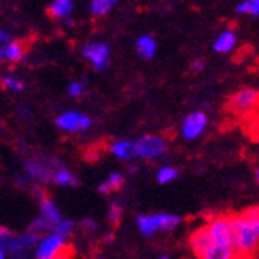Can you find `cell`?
<instances>
[{"label":"cell","instance_id":"cell-1","mask_svg":"<svg viewBox=\"0 0 259 259\" xmlns=\"http://www.w3.org/2000/svg\"><path fill=\"white\" fill-rule=\"evenodd\" d=\"M232 217L234 246L242 257H246L259 248V205L245 208Z\"/></svg>","mask_w":259,"mask_h":259},{"label":"cell","instance_id":"cell-2","mask_svg":"<svg viewBox=\"0 0 259 259\" xmlns=\"http://www.w3.org/2000/svg\"><path fill=\"white\" fill-rule=\"evenodd\" d=\"M183 218L175 213H150V215L137 217V228L146 239H151L161 231H174L180 226Z\"/></svg>","mask_w":259,"mask_h":259},{"label":"cell","instance_id":"cell-3","mask_svg":"<svg viewBox=\"0 0 259 259\" xmlns=\"http://www.w3.org/2000/svg\"><path fill=\"white\" fill-rule=\"evenodd\" d=\"M64 220L62 213L58 207V204L47 197L43 196L40 199V217L35 218L29 226V231L33 232V234H48V232H54L56 226Z\"/></svg>","mask_w":259,"mask_h":259},{"label":"cell","instance_id":"cell-4","mask_svg":"<svg viewBox=\"0 0 259 259\" xmlns=\"http://www.w3.org/2000/svg\"><path fill=\"white\" fill-rule=\"evenodd\" d=\"M134 143V159L139 161H153L159 159L167 153V140L161 135L154 134H145L140 135Z\"/></svg>","mask_w":259,"mask_h":259},{"label":"cell","instance_id":"cell-5","mask_svg":"<svg viewBox=\"0 0 259 259\" xmlns=\"http://www.w3.org/2000/svg\"><path fill=\"white\" fill-rule=\"evenodd\" d=\"M70 251L69 245H67V239L61 237L56 232H48L40 237L38 245L35 251H33V257L35 259H61L62 256H67Z\"/></svg>","mask_w":259,"mask_h":259},{"label":"cell","instance_id":"cell-6","mask_svg":"<svg viewBox=\"0 0 259 259\" xmlns=\"http://www.w3.org/2000/svg\"><path fill=\"white\" fill-rule=\"evenodd\" d=\"M205 226L211 235L213 243L217 245H232L234 246V224L231 215H217L211 217ZM235 248V246H234Z\"/></svg>","mask_w":259,"mask_h":259},{"label":"cell","instance_id":"cell-7","mask_svg":"<svg viewBox=\"0 0 259 259\" xmlns=\"http://www.w3.org/2000/svg\"><path fill=\"white\" fill-rule=\"evenodd\" d=\"M40 240V235L38 234H33V232H26V234H19V235H11L7 240L0 242V246L7 251L11 253L18 257H22L26 253H29L32 248H37Z\"/></svg>","mask_w":259,"mask_h":259},{"label":"cell","instance_id":"cell-8","mask_svg":"<svg viewBox=\"0 0 259 259\" xmlns=\"http://www.w3.org/2000/svg\"><path fill=\"white\" fill-rule=\"evenodd\" d=\"M83 58L91 62V65L97 72H104L107 67L110 65L111 59V50L107 43L104 41H91L86 43L81 48Z\"/></svg>","mask_w":259,"mask_h":259},{"label":"cell","instance_id":"cell-9","mask_svg":"<svg viewBox=\"0 0 259 259\" xmlns=\"http://www.w3.org/2000/svg\"><path fill=\"white\" fill-rule=\"evenodd\" d=\"M207 126H208V116L204 111L197 110V111H193V113H189L183 119L182 126H180V135H182V139L193 142L204 135Z\"/></svg>","mask_w":259,"mask_h":259},{"label":"cell","instance_id":"cell-10","mask_svg":"<svg viewBox=\"0 0 259 259\" xmlns=\"http://www.w3.org/2000/svg\"><path fill=\"white\" fill-rule=\"evenodd\" d=\"M62 164L58 159H29L26 161V174L32 180H38L41 183H47L53 180L54 172L61 168Z\"/></svg>","mask_w":259,"mask_h":259},{"label":"cell","instance_id":"cell-11","mask_svg":"<svg viewBox=\"0 0 259 259\" xmlns=\"http://www.w3.org/2000/svg\"><path fill=\"white\" fill-rule=\"evenodd\" d=\"M56 126L64 132L80 134L91 129L93 119L81 111H64L56 118Z\"/></svg>","mask_w":259,"mask_h":259},{"label":"cell","instance_id":"cell-12","mask_svg":"<svg viewBox=\"0 0 259 259\" xmlns=\"http://www.w3.org/2000/svg\"><path fill=\"white\" fill-rule=\"evenodd\" d=\"M229 107L234 113H237L240 116L250 115L251 111H254L259 107V91L251 88L240 89V91H237L232 96Z\"/></svg>","mask_w":259,"mask_h":259},{"label":"cell","instance_id":"cell-13","mask_svg":"<svg viewBox=\"0 0 259 259\" xmlns=\"http://www.w3.org/2000/svg\"><path fill=\"white\" fill-rule=\"evenodd\" d=\"M188 245H189V250L193 251V254L196 256V259H199L202 254H205V251L213 245L211 235H210L205 224L196 228L193 232L189 234Z\"/></svg>","mask_w":259,"mask_h":259},{"label":"cell","instance_id":"cell-14","mask_svg":"<svg viewBox=\"0 0 259 259\" xmlns=\"http://www.w3.org/2000/svg\"><path fill=\"white\" fill-rule=\"evenodd\" d=\"M242 256L232 245H217L213 243L210 248L199 259H240Z\"/></svg>","mask_w":259,"mask_h":259},{"label":"cell","instance_id":"cell-15","mask_svg":"<svg viewBox=\"0 0 259 259\" xmlns=\"http://www.w3.org/2000/svg\"><path fill=\"white\" fill-rule=\"evenodd\" d=\"M122 186H124V175L119 172H111L104 182H100L97 186V191L102 196H110L119 191Z\"/></svg>","mask_w":259,"mask_h":259},{"label":"cell","instance_id":"cell-16","mask_svg":"<svg viewBox=\"0 0 259 259\" xmlns=\"http://www.w3.org/2000/svg\"><path fill=\"white\" fill-rule=\"evenodd\" d=\"M108 151L119 161L134 159V143L132 140H115L108 145Z\"/></svg>","mask_w":259,"mask_h":259},{"label":"cell","instance_id":"cell-17","mask_svg":"<svg viewBox=\"0 0 259 259\" xmlns=\"http://www.w3.org/2000/svg\"><path fill=\"white\" fill-rule=\"evenodd\" d=\"M235 43H237V37L232 30H224L221 35L213 43V50L221 54H228L234 50Z\"/></svg>","mask_w":259,"mask_h":259},{"label":"cell","instance_id":"cell-18","mask_svg":"<svg viewBox=\"0 0 259 259\" xmlns=\"http://www.w3.org/2000/svg\"><path fill=\"white\" fill-rule=\"evenodd\" d=\"M135 48H137V53L142 59H153L157 50V45L151 35H142L139 37L137 43H135Z\"/></svg>","mask_w":259,"mask_h":259},{"label":"cell","instance_id":"cell-19","mask_svg":"<svg viewBox=\"0 0 259 259\" xmlns=\"http://www.w3.org/2000/svg\"><path fill=\"white\" fill-rule=\"evenodd\" d=\"M48 11L53 18H69L73 11V2L72 0H54Z\"/></svg>","mask_w":259,"mask_h":259},{"label":"cell","instance_id":"cell-20","mask_svg":"<svg viewBox=\"0 0 259 259\" xmlns=\"http://www.w3.org/2000/svg\"><path fill=\"white\" fill-rule=\"evenodd\" d=\"M51 182L54 185H58V186H76L78 185L76 177L69 170V168H65L64 165L54 172Z\"/></svg>","mask_w":259,"mask_h":259},{"label":"cell","instance_id":"cell-21","mask_svg":"<svg viewBox=\"0 0 259 259\" xmlns=\"http://www.w3.org/2000/svg\"><path fill=\"white\" fill-rule=\"evenodd\" d=\"M180 172L178 168L174 167V165H162L157 168L156 172V180L159 185H168V183H174L175 180L178 178Z\"/></svg>","mask_w":259,"mask_h":259},{"label":"cell","instance_id":"cell-22","mask_svg":"<svg viewBox=\"0 0 259 259\" xmlns=\"http://www.w3.org/2000/svg\"><path fill=\"white\" fill-rule=\"evenodd\" d=\"M119 0H91V11L94 16H105L116 7Z\"/></svg>","mask_w":259,"mask_h":259},{"label":"cell","instance_id":"cell-23","mask_svg":"<svg viewBox=\"0 0 259 259\" xmlns=\"http://www.w3.org/2000/svg\"><path fill=\"white\" fill-rule=\"evenodd\" d=\"M22 56H24V48H22V45L18 41H11V45L5 53V59L10 62H19L22 59Z\"/></svg>","mask_w":259,"mask_h":259},{"label":"cell","instance_id":"cell-24","mask_svg":"<svg viewBox=\"0 0 259 259\" xmlns=\"http://www.w3.org/2000/svg\"><path fill=\"white\" fill-rule=\"evenodd\" d=\"M122 218V204L119 200H111L108 204V220L111 224H118Z\"/></svg>","mask_w":259,"mask_h":259},{"label":"cell","instance_id":"cell-25","mask_svg":"<svg viewBox=\"0 0 259 259\" xmlns=\"http://www.w3.org/2000/svg\"><path fill=\"white\" fill-rule=\"evenodd\" d=\"M73 231H75V221H72V220H67V218H64L58 226H56V229H54V232L56 234H59L61 237H64V239H69L70 235L73 234Z\"/></svg>","mask_w":259,"mask_h":259},{"label":"cell","instance_id":"cell-26","mask_svg":"<svg viewBox=\"0 0 259 259\" xmlns=\"http://www.w3.org/2000/svg\"><path fill=\"white\" fill-rule=\"evenodd\" d=\"M2 86L5 89H8V91L11 93H21L22 89H24V84H22L21 80H18L16 76H11V75H7V76H2Z\"/></svg>","mask_w":259,"mask_h":259},{"label":"cell","instance_id":"cell-27","mask_svg":"<svg viewBox=\"0 0 259 259\" xmlns=\"http://www.w3.org/2000/svg\"><path fill=\"white\" fill-rule=\"evenodd\" d=\"M10 45H11L10 33L7 30H4V29H0V62L5 59V53H7Z\"/></svg>","mask_w":259,"mask_h":259},{"label":"cell","instance_id":"cell-28","mask_svg":"<svg viewBox=\"0 0 259 259\" xmlns=\"http://www.w3.org/2000/svg\"><path fill=\"white\" fill-rule=\"evenodd\" d=\"M69 96L70 97H73V99H78V97H81L83 94H84V86H83V83H80V81H72L70 84H69Z\"/></svg>","mask_w":259,"mask_h":259},{"label":"cell","instance_id":"cell-29","mask_svg":"<svg viewBox=\"0 0 259 259\" xmlns=\"http://www.w3.org/2000/svg\"><path fill=\"white\" fill-rule=\"evenodd\" d=\"M248 15L259 16V0H248Z\"/></svg>","mask_w":259,"mask_h":259},{"label":"cell","instance_id":"cell-30","mask_svg":"<svg viewBox=\"0 0 259 259\" xmlns=\"http://www.w3.org/2000/svg\"><path fill=\"white\" fill-rule=\"evenodd\" d=\"M81 226H83V229L84 231H88V232H93V231H96L97 229V223L94 221V220H83L81 221Z\"/></svg>","mask_w":259,"mask_h":259},{"label":"cell","instance_id":"cell-31","mask_svg":"<svg viewBox=\"0 0 259 259\" xmlns=\"http://www.w3.org/2000/svg\"><path fill=\"white\" fill-rule=\"evenodd\" d=\"M235 11H237V13H240V15L248 13V0H243V2H240L237 5V8H235Z\"/></svg>","mask_w":259,"mask_h":259},{"label":"cell","instance_id":"cell-32","mask_svg":"<svg viewBox=\"0 0 259 259\" xmlns=\"http://www.w3.org/2000/svg\"><path fill=\"white\" fill-rule=\"evenodd\" d=\"M8 237H11V232H10L7 228H2V226H0V242L7 240Z\"/></svg>","mask_w":259,"mask_h":259},{"label":"cell","instance_id":"cell-33","mask_svg":"<svg viewBox=\"0 0 259 259\" xmlns=\"http://www.w3.org/2000/svg\"><path fill=\"white\" fill-rule=\"evenodd\" d=\"M193 70H194V72H202V70H204V61L196 59V61L193 62Z\"/></svg>","mask_w":259,"mask_h":259},{"label":"cell","instance_id":"cell-34","mask_svg":"<svg viewBox=\"0 0 259 259\" xmlns=\"http://www.w3.org/2000/svg\"><path fill=\"white\" fill-rule=\"evenodd\" d=\"M254 178H256V182H257V185H259V164H257L256 168H254Z\"/></svg>","mask_w":259,"mask_h":259},{"label":"cell","instance_id":"cell-35","mask_svg":"<svg viewBox=\"0 0 259 259\" xmlns=\"http://www.w3.org/2000/svg\"><path fill=\"white\" fill-rule=\"evenodd\" d=\"M0 259H7V251L0 246Z\"/></svg>","mask_w":259,"mask_h":259},{"label":"cell","instance_id":"cell-36","mask_svg":"<svg viewBox=\"0 0 259 259\" xmlns=\"http://www.w3.org/2000/svg\"><path fill=\"white\" fill-rule=\"evenodd\" d=\"M75 22H73V19H70V18H67V26H73Z\"/></svg>","mask_w":259,"mask_h":259},{"label":"cell","instance_id":"cell-37","mask_svg":"<svg viewBox=\"0 0 259 259\" xmlns=\"http://www.w3.org/2000/svg\"><path fill=\"white\" fill-rule=\"evenodd\" d=\"M157 259H172L170 256H161V257H157Z\"/></svg>","mask_w":259,"mask_h":259},{"label":"cell","instance_id":"cell-38","mask_svg":"<svg viewBox=\"0 0 259 259\" xmlns=\"http://www.w3.org/2000/svg\"><path fill=\"white\" fill-rule=\"evenodd\" d=\"M61 259H70V254H67V256H62Z\"/></svg>","mask_w":259,"mask_h":259}]
</instances>
